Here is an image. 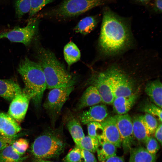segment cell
<instances>
[{"label":"cell","mask_w":162,"mask_h":162,"mask_svg":"<svg viewBox=\"0 0 162 162\" xmlns=\"http://www.w3.org/2000/svg\"><path fill=\"white\" fill-rule=\"evenodd\" d=\"M162 124H159L156 129L154 134V137L161 146L162 145Z\"/></svg>","instance_id":"obj_38"},{"label":"cell","mask_w":162,"mask_h":162,"mask_svg":"<svg viewBox=\"0 0 162 162\" xmlns=\"http://www.w3.org/2000/svg\"><path fill=\"white\" fill-rule=\"evenodd\" d=\"M88 81L90 84L96 88L103 102L112 104L115 97L111 82L104 70L94 73Z\"/></svg>","instance_id":"obj_10"},{"label":"cell","mask_w":162,"mask_h":162,"mask_svg":"<svg viewBox=\"0 0 162 162\" xmlns=\"http://www.w3.org/2000/svg\"><path fill=\"white\" fill-rule=\"evenodd\" d=\"M108 110L105 105H96L80 113L78 119L83 124L93 122L100 123L108 117Z\"/></svg>","instance_id":"obj_12"},{"label":"cell","mask_w":162,"mask_h":162,"mask_svg":"<svg viewBox=\"0 0 162 162\" xmlns=\"http://www.w3.org/2000/svg\"><path fill=\"white\" fill-rule=\"evenodd\" d=\"M74 88V86L55 88L49 92L43 106L53 123L56 122Z\"/></svg>","instance_id":"obj_7"},{"label":"cell","mask_w":162,"mask_h":162,"mask_svg":"<svg viewBox=\"0 0 162 162\" xmlns=\"http://www.w3.org/2000/svg\"><path fill=\"white\" fill-rule=\"evenodd\" d=\"M129 152L128 162H156V155L151 154L143 146L132 148Z\"/></svg>","instance_id":"obj_20"},{"label":"cell","mask_w":162,"mask_h":162,"mask_svg":"<svg viewBox=\"0 0 162 162\" xmlns=\"http://www.w3.org/2000/svg\"><path fill=\"white\" fill-rule=\"evenodd\" d=\"M99 144L98 138L88 135L85 136L76 145L81 149L88 151L93 153L97 151Z\"/></svg>","instance_id":"obj_26"},{"label":"cell","mask_w":162,"mask_h":162,"mask_svg":"<svg viewBox=\"0 0 162 162\" xmlns=\"http://www.w3.org/2000/svg\"><path fill=\"white\" fill-rule=\"evenodd\" d=\"M65 146L64 141L56 134L48 132L35 140L31 151L38 161L58 156L64 151Z\"/></svg>","instance_id":"obj_4"},{"label":"cell","mask_w":162,"mask_h":162,"mask_svg":"<svg viewBox=\"0 0 162 162\" xmlns=\"http://www.w3.org/2000/svg\"><path fill=\"white\" fill-rule=\"evenodd\" d=\"M31 0H15L14 7L16 14L21 19L25 14L29 12Z\"/></svg>","instance_id":"obj_29"},{"label":"cell","mask_w":162,"mask_h":162,"mask_svg":"<svg viewBox=\"0 0 162 162\" xmlns=\"http://www.w3.org/2000/svg\"><path fill=\"white\" fill-rule=\"evenodd\" d=\"M145 91L151 102L162 109V85L160 80L156 79L148 83Z\"/></svg>","instance_id":"obj_18"},{"label":"cell","mask_w":162,"mask_h":162,"mask_svg":"<svg viewBox=\"0 0 162 162\" xmlns=\"http://www.w3.org/2000/svg\"><path fill=\"white\" fill-rule=\"evenodd\" d=\"M98 21V17L96 16L84 17L78 22L74 28V30L76 32L83 35L87 34L94 29Z\"/></svg>","instance_id":"obj_23"},{"label":"cell","mask_w":162,"mask_h":162,"mask_svg":"<svg viewBox=\"0 0 162 162\" xmlns=\"http://www.w3.org/2000/svg\"><path fill=\"white\" fill-rule=\"evenodd\" d=\"M144 144L146 146V149L149 153L152 154L156 155L160 148L158 142L155 138L152 136L148 137Z\"/></svg>","instance_id":"obj_34"},{"label":"cell","mask_w":162,"mask_h":162,"mask_svg":"<svg viewBox=\"0 0 162 162\" xmlns=\"http://www.w3.org/2000/svg\"><path fill=\"white\" fill-rule=\"evenodd\" d=\"M35 56L41 67L46 79L47 88L74 86L76 78L69 73L49 50L37 46Z\"/></svg>","instance_id":"obj_2"},{"label":"cell","mask_w":162,"mask_h":162,"mask_svg":"<svg viewBox=\"0 0 162 162\" xmlns=\"http://www.w3.org/2000/svg\"><path fill=\"white\" fill-rule=\"evenodd\" d=\"M55 0H31L29 18H31L47 4Z\"/></svg>","instance_id":"obj_31"},{"label":"cell","mask_w":162,"mask_h":162,"mask_svg":"<svg viewBox=\"0 0 162 162\" xmlns=\"http://www.w3.org/2000/svg\"><path fill=\"white\" fill-rule=\"evenodd\" d=\"M18 71L25 84L22 91L32 99L35 106H40L44 93L47 88L45 76L40 66L26 57L19 63Z\"/></svg>","instance_id":"obj_3"},{"label":"cell","mask_w":162,"mask_h":162,"mask_svg":"<svg viewBox=\"0 0 162 162\" xmlns=\"http://www.w3.org/2000/svg\"><path fill=\"white\" fill-rule=\"evenodd\" d=\"M39 20L34 19L24 27H16L8 31L0 33V39L6 38L10 41L21 43L29 45L36 34Z\"/></svg>","instance_id":"obj_8"},{"label":"cell","mask_w":162,"mask_h":162,"mask_svg":"<svg viewBox=\"0 0 162 162\" xmlns=\"http://www.w3.org/2000/svg\"><path fill=\"white\" fill-rule=\"evenodd\" d=\"M140 109L141 111L152 115L161 123L162 109L153 102L148 101L145 102L141 106Z\"/></svg>","instance_id":"obj_27"},{"label":"cell","mask_w":162,"mask_h":162,"mask_svg":"<svg viewBox=\"0 0 162 162\" xmlns=\"http://www.w3.org/2000/svg\"><path fill=\"white\" fill-rule=\"evenodd\" d=\"M68 118L66 126L73 139L76 145L85 136L79 120L72 116Z\"/></svg>","instance_id":"obj_21"},{"label":"cell","mask_w":162,"mask_h":162,"mask_svg":"<svg viewBox=\"0 0 162 162\" xmlns=\"http://www.w3.org/2000/svg\"><path fill=\"white\" fill-rule=\"evenodd\" d=\"M107 66L104 71L111 82L114 97L133 94V84L123 68V62H114Z\"/></svg>","instance_id":"obj_6"},{"label":"cell","mask_w":162,"mask_h":162,"mask_svg":"<svg viewBox=\"0 0 162 162\" xmlns=\"http://www.w3.org/2000/svg\"><path fill=\"white\" fill-rule=\"evenodd\" d=\"M142 116L148 134L149 136H151L154 134L159 125L157 119L152 115L147 113Z\"/></svg>","instance_id":"obj_28"},{"label":"cell","mask_w":162,"mask_h":162,"mask_svg":"<svg viewBox=\"0 0 162 162\" xmlns=\"http://www.w3.org/2000/svg\"><path fill=\"white\" fill-rule=\"evenodd\" d=\"M133 132L135 139L144 143L149 136L142 120V116L134 117L132 119Z\"/></svg>","instance_id":"obj_22"},{"label":"cell","mask_w":162,"mask_h":162,"mask_svg":"<svg viewBox=\"0 0 162 162\" xmlns=\"http://www.w3.org/2000/svg\"><path fill=\"white\" fill-rule=\"evenodd\" d=\"M119 133L121 146L124 152H129L134 143L132 119L128 114L116 115L114 116Z\"/></svg>","instance_id":"obj_9"},{"label":"cell","mask_w":162,"mask_h":162,"mask_svg":"<svg viewBox=\"0 0 162 162\" xmlns=\"http://www.w3.org/2000/svg\"><path fill=\"white\" fill-rule=\"evenodd\" d=\"M117 0H63L47 11L48 16L68 18L79 16L96 7Z\"/></svg>","instance_id":"obj_5"},{"label":"cell","mask_w":162,"mask_h":162,"mask_svg":"<svg viewBox=\"0 0 162 162\" xmlns=\"http://www.w3.org/2000/svg\"><path fill=\"white\" fill-rule=\"evenodd\" d=\"M137 98L135 94L126 96L115 97L113 101V108L117 115L127 114L133 106Z\"/></svg>","instance_id":"obj_16"},{"label":"cell","mask_w":162,"mask_h":162,"mask_svg":"<svg viewBox=\"0 0 162 162\" xmlns=\"http://www.w3.org/2000/svg\"><path fill=\"white\" fill-rule=\"evenodd\" d=\"M87 125L88 136L97 137L98 140L104 136L103 128L100 123L93 122Z\"/></svg>","instance_id":"obj_30"},{"label":"cell","mask_w":162,"mask_h":162,"mask_svg":"<svg viewBox=\"0 0 162 162\" xmlns=\"http://www.w3.org/2000/svg\"><path fill=\"white\" fill-rule=\"evenodd\" d=\"M17 135L13 137H8L0 134V152L11 145L17 139Z\"/></svg>","instance_id":"obj_35"},{"label":"cell","mask_w":162,"mask_h":162,"mask_svg":"<svg viewBox=\"0 0 162 162\" xmlns=\"http://www.w3.org/2000/svg\"><path fill=\"white\" fill-rule=\"evenodd\" d=\"M63 52L64 59L69 67L80 59V52L76 45L72 41L64 46Z\"/></svg>","instance_id":"obj_24"},{"label":"cell","mask_w":162,"mask_h":162,"mask_svg":"<svg viewBox=\"0 0 162 162\" xmlns=\"http://www.w3.org/2000/svg\"><path fill=\"white\" fill-rule=\"evenodd\" d=\"M37 162H51V161L45 160H40L38 161Z\"/></svg>","instance_id":"obj_41"},{"label":"cell","mask_w":162,"mask_h":162,"mask_svg":"<svg viewBox=\"0 0 162 162\" xmlns=\"http://www.w3.org/2000/svg\"><path fill=\"white\" fill-rule=\"evenodd\" d=\"M150 4L152 10L154 12L156 13H161L162 0H154Z\"/></svg>","instance_id":"obj_37"},{"label":"cell","mask_w":162,"mask_h":162,"mask_svg":"<svg viewBox=\"0 0 162 162\" xmlns=\"http://www.w3.org/2000/svg\"><path fill=\"white\" fill-rule=\"evenodd\" d=\"M102 102L101 97L97 89L94 86L91 85L83 92L76 105V110H80Z\"/></svg>","instance_id":"obj_15"},{"label":"cell","mask_w":162,"mask_h":162,"mask_svg":"<svg viewBox=\"0 0 162 162\" xmlns=\"http://www.w3.org/2000/svg\"><path fill=\"white\" fill-rule=\"evenodd\" d=\"M82 159L81 162H97L94 154L88 151L81 149Z\"/></svg>","instance_id":"obj_36"},{"label":"cell","mask_w":162,"mask_h":162,"mask_svg":"<svg viewBox=\"0 0 162 162\" xmlns=\"http://www.w3.org/2000/svg\"><path fill=\"white\" fill-rule=\"evenodd\" d=\"M21 130L18 123L8 114L0 112V134L13 137Z\"/></svg>","instance_id":"obj_14"},{"label":"cell","mask_w":162,"mask_h":162,"mask_svg":"<svg viewBox=\"0 0 162 162\" xmlns=\"http://www.w3.org/2000/svg\"><path fill=\"white\" fill-rule=\"evenodd\" d=\"M99 144L97 149L99 162H104L108 159L116 155L117 147L107 141L104 136L98 140Z\"/></svg>","instance_id":"obj_19"},{"label":"cell","mask_w":162,"mask_h":162,"mask_svg":"<svg viewBox=\"0 0 162 162\" xmlns=\"http://www.w3.org/2000/svg\"><path fill=\"white\" fill-rule=\"evenodd\" d=\"M28 157L17 154L11 145L0 152V162H23Z\"/></svg>","instance_id":"obj_25"},{"label":"cell","mask_w":162,"mask_h":162,"mask_svg":"<svg viewBox=\"0 0 162 162\" xmlns=\"http://www.w3.org/2000/svg\"><path fill=\"white\" fill-rule=\"evenodd\" d=\"M30 100L22 91L17 94L11 101L8 114L18 123L20 122L25 117Z\"/></svg>","instance_id":"obj_11"},{"label":"cell","mask_w":162,"mask_h":162,"mask_svg":"<svg viewBox=\"0 0 162 162\" xmlns=\"http://www.w3.org/2000/svg\"><path fill=\"white\" fill-rule=\"evenodd\" d=\"M81 149L77 146L70 151L63 159L64 162H81Z\"/></svg>","instance_id":"obj_33"},{"label":"cell","mask_w":162,"mask_h":162,"mask_svg":"<svg viewBox=\"0 0 162 162\" xmlns=\"http://www.w3.org/2000/svg\"><path fill=\"white\" fill-rule=\"evenodd\" d=\"M130 18L121 16L109 7L104 8L98 40L101 54L107 58L123 54L134 47Z\"/></svg>","instance_id":"obj_1"},{"label":"cell","mask_w":162,"mask_h":162,"mask_svg":"<svg viewBox=\"0 0 162 162\" xmlns=\"http://www.w3.org/2000/svg\"><path fill=\"white\" fill-rule=\"evenodd\" d=\"M138 4L142 5L148 6L154 0H134Z\"/></svg>","instance_id":"obj_40"},{"label":"cell","mask_w":162,"mask_h":162,"mask_svg":"<svg viewBox=\"0 0 162 162\" xmlns=\"http://www.w3.org/2000/svg\"><path fill=\"white\" fill-rule=\"evenodd\" d=\"M22 92L20 86L12 79H0V96L11 101L18 94Z\"/></svg>","instance_id":"obj_17"},{"label":"cell","mask_w":162,"mask_h":162,"mask_svg":"<svg viewBox=\"0 0 162 162\" xmlns=\"http://www.w3.org/2000/svg\"><path fill=\"white\" fill-rule=\"evenodd\" d=\"M104 162H125V161L123 157L116 155L108 159Z\"/></svg>","instance_id":"obj_39"},{"label":"cell","mask_w":162,"mask_h":162,"mask_svg":"<svg viewBox=\"0 0 162 162\" xmlns=\"http://www.w3.org/2000/svg\"><path fill=\"white\" fill-rule=\"evenodd\" d=\"M14 150L19 155L22 156L29 146V142L26 139H16L11 145Z\"/></svg>","instance_id":"obj_32"},{"label":"cell","mask_w":162,"mask_h":162,"mask_svg":"<svg viewBox=\"0 0 162 162\" xmlns=\"http://www.w3.org/2000/svg\"></svg>","instance_id":"obj_42"},{"label":"cell","mask_w":162,"mask_h":162,"mask_svg":"<svg viewBox=\"0 0 162 162\" xmlns=\"http://www.w3.org/2000/svg\"><path fill=\"white\" fill-rule=\"evenodd\" d=\"M100 123L103 128L105 138L116 147H120V136L114 116L107 117Z\"/></svg>","instance_id":"obj_13"}]
</instances>
